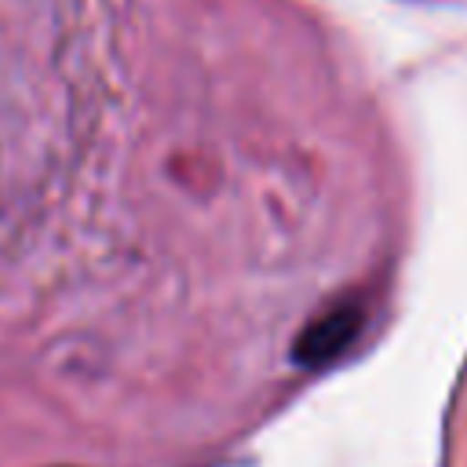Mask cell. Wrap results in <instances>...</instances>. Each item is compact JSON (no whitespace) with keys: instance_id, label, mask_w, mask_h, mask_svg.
<instances>
[{"instance_id":"cell-1","label":"cell","mask_w":467,"mask_h":467,"mask_svg":"<svg viewBox=\"0 0 467 467\" xmlns=\"http://www.w3.org/2000/svg\"><path fill=\"white\" fill-rule=\"evenodd\" d=\"M358 325H361V314L358 306H339V310H328L325 317H317L296 343V358L306 361V365H321L328 358H336L354 336H358Z\"/></svg>"}]
</instances>
